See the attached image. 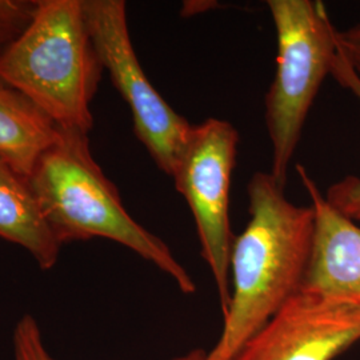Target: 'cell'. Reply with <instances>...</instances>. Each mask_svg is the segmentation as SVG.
Returning a JSON list of instances; mask_svg holds the SVG:
<instances>
[{
  "mask_svg": "<svg viewBox=\"0 0 360 360\" xmlns=\"http://www.w3.org/2000/svg\"><path fill=\"white\" fill-rule=\"evenodd\" d=\"M250 221L235 238L231 299L215 346L205 360H233L245 343L295 296L309 263L314 210L290 202L270 172L247 184Z\"/></svg>",
  "mask_w": 360,
  "mask_h": 360,
  "instance_id": "1",
  "label": "cell"
},
{
  "mask_svg": "<svg viewBox=\"0 0 360 360\" xmlns=\"http://www.w3.org/2000/svg\"><path fill=\"white\" fill-rule=\"evenodd\" d=\"M28 181L60 245L94 238L112 240L153 263L183 294L196 291L191 275L169 247L127 212L117 187L91 154L89 134L59 129L55 143L39 156Z\"/></svg>",
  "mask_w": 360,
  "mask_h": 360,
  "instance_id": "2",
  "label": "cell"
},
{
  "mask_svg": "<svg viewBox=\"0 0 360 360\" xmlns=\"http://www.w3.org/2000/svg\"><path fill=\"white\" fill-rule=\"evenodd\" d=\"M82 0H37L25 31L0 56V82L59 129L90 134V104L103 75Z\"/></svg>",
  "mask_w": 360,
  "mask_h": 360,
  "instance_id": "3",
  "label": "cell"
},
{
  "mask_svg": "<svg viewBox=\"0 0 360 360\" xmlns=\"http://www.w3.org/2000/svg\"><path fill=\"white\" fill-rule=\"evenodd\" d=\"M276 31V71L266 94L271 175L285 187L309 110L339 52L338 31L319 0H269Z\"/></svg>",
  "mask_w": 360,
  "mask_h": 360,
  "instance_id": "4",
  "label": "cell"
},
{
  "mask_svg": "<svg viewBox=\"0 0 360 360\" xmlns=\"http://www.w3.org/2000/svg\"><path fill=\"white\" fill-rule=\"evenodd\" d=\"M239 132L230 122L210 117L193 124L172 174L176 191L191 210L202 257L215 281L221 312L231 299L230 259L233 235L230 188L236 165Z\"/></svg>",
  "mask_w": 360,
  "mask_h": 360,
  "instance_id": "5",
  "label": "cell"
},
{
  "mask_svg": "<svg viewBox=\"0 0 360 360\" xmlns=\"http://www.w3.org/2000/svg\"><path fill=\"white\" fill-rule=\"evenodd\" d=\"M91 40L116 91L129 105L136 138L167 176L179 162L191 124L156 91L129 37L123 0H82Z\"/></svg>",
  "mask_w": 360,
  "mask_h": 360,
  "instance_id": "6",
  "label": "cell"
},
{
  "mask_svg": "<svg viewBox=\"0 0 360 360\" xmlns=\"http://www.w3.org/2000/svg\"><path fill=\"white\" fill-rule=\"evenodd\" d=\"M360 340V300L299 291L233 360H333Z\"/></svg>",
  "mask_w": 360,
  "mask_h": 360,
  "instance_id": "7",
  "label": "cell"
},
{
  "mask_svg": "<svg viewBox=\"0 0 360 360\" xmlns=\"http://www.w3.org/2000/svg\"><path fill=\"white\" fill-rule=\"evenodd\" d=\"M296 172L314 210L309 263L299 291L360 300V227L327 200L306 168L297 165Z\"/></svg>",
  "mask_w": 360,
  "mask_h": 360,
  "instance_id": "8",
  "label": "cell"
},
{
  "mask_svg": "<svg viewBox=\"0 0 360 360\" xmlns=\"http://www.w3.org/2000/svg\"><path fill=\"white\" fill-rule=\"evenodd\" d=\"M0 239L25 248L46 271L56 264L62 248L40 210L28 178L1 156Z\"/></svg>",
  "mask_w": 360,
  "mask_h": 360,
  "instance_id": "9",
  "label": "cell"
},
{
  "mask_svg": "<svg viewBox=\"0 0 360 360\" xmlns=\"http://www.w3.org/2000/svg\"><path fill=\"white\" fill-rule=\"evenodd\" d=\"M59 129L26 96L0 82V156L28 178Z\"/></svg>",
  "mask_w": 360,
  "mask_h": 360,
  "instance_id": "10",
  "label": "cell"
},
{
  "mask_svg": "<svg viewBox=\"0 0 360 360\" xmlns=\"http://www.w3.org/2000/svg\"><path fill=\"white\" fill-rule=\"evenodd\" d=\"M331 75L338 80L340 86L347 89L360 104V77L356 71L348 63L347 59L340 51L335 59ZM327 200L339 210L347 218L360 220V178L359 176H346L333 184L327 195Z\"/></svg>",
  "mask_w": 360,
  "mask_h": 360,
  "instance_id": "11",
  "label": "cell"
},
{
  "mask_svg": "<svg viewBox=\"0 0 360 360\" xmlns=\"http://www.w3.org/2000/svg\"><path fill=\"white\" fill-rule=\"evenodd\" d=\"M13 360H56L46 347L41 330L32 315L16 323L13 335ZM207 351L198 348L172 360H205Z\"/></svg>",
  "mask_w": 360,
  "mask_h": 360,
  "instance_id": "12",
  "label": "cell"
},
{
  "mask_svg": "<svg viewBox=\"0 0 360 360\" xmlns=\"http://www.w3.org/2000/svg\"><path fill=\"white\" fill-rule=\"evenodd\" d=\"M37 10V0H0V56L26 28Z\"/></svg>",
  "mask_w": 360,
  "mask_h": 360,
  "instance_id": "13",
  "label": "cell"
},
{
  "mask_svg": "<svg viewBox=\"0 0 360 360\" xmlns=\"http://www.w3.org/2000/svg\"><path fill=\"white\" fill-rule=\"evenodd\" d=\"M338 44L348 63L360 77V20L345 31H338Z\"/></svg>",
  "mask_w": 360,
  "mask_h": 360,
  "instance_id": "14",
  "label": "cell"
}]
</instances>
